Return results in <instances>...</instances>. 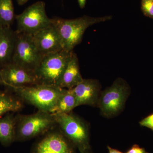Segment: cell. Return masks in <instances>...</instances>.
Segmentation results:
<instances>
[{"label": "cell", "mask_w": 153, "mask_h": 153, "mask_svg": "<svg viewBox=\"0 0 153 153\" xmlns=\"http://www.w3.org/2000/svg\"><path fill=\"white\" fill-rule=\"evenodd\" d=\"M112 19L111 16L97 17L84 16L72 19H52V23L59 34L62 49L70 52L81 43L83 35L88 28Z\"/></svg>", "instance_id": "obj_1"}, {"label": "cell", "mask_w": 153, "mask_h": 153, "mask_svg": "<svg viewBox=\"0 0 153 153\" xmlns=\"http://www.w3.org/2000/svg\"><path fill=\"white\" fill-rule=\"evenodd\" d=\"M22 101L38 110L51 113L65 88L59 86L37 84L11 88Z\"/></svg>", "instance_id": "obj_2"}, {"label": "cell", "mask_w": 153, "mask_h": 153, "mask_svg": "<svg viewBox=\"0 0 153 153\" xmlns=\"http://www.w3.org/2000/svg\"><path fill=\"white\" fill-rule=\"evenodd\" d=\"M57 126L55 115L38 110L36 113L17 116L16 141H24L43 135Z\"/></svg>", "instance_id": "obj_3"}, {"label": "cell", "mask_w": 153, "mask_h": 153, "mask_svg": "<svg viewBox=\"0 0 153 153\" xmlns=\"http://www.w3.org/2000/svg\"><path fill=\"white\" fill-rule=\"evenodd\" d=\"M54 115L60 131L80 153L90 150L89 126L85 120L72 112Z\"/></svg>", "instance_id": "obj_4"}, {"label": "cell", "mask_w": 153, "mask_h": 153, "mask_svg": "<svg viewBox=\"0 0 153 153\" xmlns=\"http://www.w3.org/2000/svg\"><path fill=\"white\" fill-rule=\"evenodd\" d=\"M73 51L68 52L62 50L44 55L34 73L38 84L59 86Z\"/></svg>", "instance_id": "obj_5"}, {"label": "cell", "mask_w": 153, "mask_h": 153, "mask_svg": "<svg viewBox=\"0 0 153 153\" xmlns=\"http://www.w3.org/2000/svg\"><path fill=\"white\" fill-rule=\"evenodd\" d=\"M130 90L127 82L118 78L110 87L101 91L97 104L101 114L108 118L119 114L123 109Z\"/></svg>", "instance_id": "obj_6"}, {"label": "cell", "mask_w": 153, "mask_h": 153, "mask_svg": "<svg viewBox=\"0 0 153 153\" xmlns=\"http://www.w3.org/2000/svg\"><path fill=\"white\" fill-rule=\"evenodd\" d=\"M17 34L33 35L52 23L46 13L45 4L37 2L28 7L22 13L16 16Z\"/></svg>", "instance_id": "obj_7"}, {"label": "cell", "mask_w": 153, "mask_h": 153, "mask_svg": "<svg viewBox=\"0 0 153 153\" xmlns=\"http://www.w3.org/2000/svg\"><path fill=\"white\" fill-rule=\"evenodd\" d=\"M43 56L35 46L32 35L17 34L12 63L34 73Z\"/></svg>", "instance_id": "obj_8"}, {"label": "cell", "mask_w": 153, "mask_h": 153, "mask_svg": "<svg viewBox=\"0 0 153 153\" xmlns=\"http://www.w3.org/2000/svg\"><path fill=\"white\" fill-rule=\"evenodd\" d=\"M75 149L60 129H52L35 143L31 153H76Z\"/></svg>", "instance_id": "obj_9"}, {"label": "cell", "mask_w": 153, "mask_h": 153, "mask_svg": "<svg viewBox=\"0 0 153 153\" xmlns=\"http://www.w3.org/2000/svg\"><path fill=\"white\" fill-rule=\"evenodd\" d=\"M4 85L10 88L38 84L35 74L11 63L0 68Z\"/></svg>", "instance_id": "obj_10"}, {"label": "cell", "mask_w": 153, "mask_h": 153, "mask_svg": "<svg viewBox=\"0 0 153 153\" xmlns=\"http://www.w3.org/2000/svg\"><path fill=\"white\" fill-rule=\"evenodd\" d=\"M32 36L35 46L43 56L63 50L59 34L52 23Z\"/></svg>", "instance_id": "obj_11"}, {"label": "cell", "mask_w": 153, "mask_h": 153, "mask_svg": "<svg viewBox=\"0 0 153 153\" xmlns=\"http://www.w3.org/2000/svg\"><path fill=\"white\" fill-rule=\"evenodd\" d=\"M72 89L76 98V107L97 106L101 93V85L97 79H83Z\"/></svg>", "instance_id": "obj_12"}, {"label": "cell", "mask_w": 153, "mask_h": 153, "mask_svg": "<svg viewBox=\"0 0 153 153\" xmlns=\"http://www.w3.org/2000/svg\"><path fill=\"white\" fill-rule=\"evenodd\" d=\"M17 37L11 27H0V68L12 63Z\"/></svg>", "instance_id": "obj_13"}, {"label": "cell", "mask_w": 153, "mask_h": 153, "mask_svg": "<svg viewBox=\"0 0 153 153\" xmlns=\"http://www.w3.org/2000/svg\"><path fill=\"white\" fill-rule=\"evenodd\" d=\"M83 79L79 70L78 57L73 51L63 71L59 86L62 88L71 89Z\"/></svg>", "instance_id": "obj_14"}, {"label": "cell", "mask_w": 153, "mask_h": 153, "mask_svg": "<svg viewBox=\"0 0 153 153\" xmlns=\"http://www.w3.org/2000/svg\"><path fill=\"white\" fill-rule=\"evenodd\" d=\"M17 116L12 113L7 114L0 118V143L8 146L16 141V128Z\"/></svg>", "instance_id": "obj_15"}, {"label": "cell", "mask_w": 153, "mask_h": 153, "mask_svg": "<svg viewBox=\"0 0 153 153\" xmlns=\"http://www.w3.org/2000/svg\"><path fill=\"white\" fill-rule=\"evenodd\" d=\"M76 107V98L72 88H65L51 113L54 114L69 113Z\"/></svg>", "instance_id": "obj_16"}, {"label": "cell", "mask_w": 153, "mask_h": 153, "mask_svg": "<svg viewBox=\"0 0 153 153\" xmlns=\"http://www.w3.org/2000/svg\"><path fill=\"white\" fill-rule=\"evenodd\" d=\"M22 107L20 99L0 91V118L9 112L19 111Z\"/></svg>", "instance_id": "obj_17"}, {"label": "cell", "mask_w": 153, "mask_h": 153, "mask_svg": "<svg viewBox=\"0 0 153 153\" xmlns=\"http://www.w3.org/2000/svg\"><path fill=\"white\" fill-rule=\"evenodd\" d=\"M16 16L12 0H0V27H11Z\"/></svg>", "instance_id": "obj_18"}, {"label": "cell", "mask_w": 153, "mask_h": 153, "mask_svg": "<svg viewBox=\"0 0 153 153\" xmlns=\"http://www.w3.org/2000/svg\"><path fill=\"white\" fill-rule=\"evenodd\" d=\"M141 8L146 16L153 19V0H141Z\"/></svg>", "instance_id": "obj_19"}, {"label": "cell", "mask_w": 153, "mask_h": 153, "mask_svg": "<svg viewBox=\"0 0 153 153\" xmlns=\"http://www.w3.org/2000/svg\"><path fill=\"white\" fill-rule=\"evenodd\" d=\"M140 125L153 131V113L149 115L140 122Z\"/></svg>", "instance_id": "obj_20"}, {"label": "cell", "mask_w": 153, "mask_h": 153, "mask_svg": "<svg viewBox=\"0 0 153 153\" xmlns=\"http://www.w3.org/2000/svg\"><path fill=\"white\" fill-rule=\"evenodd\" d=\"M124 153H149L144 148L140 147L137 145H134Z\"/></svg>", "instance_id": "obj_21"}, {"label": "cell", "mask_w": 153, "mask_h": 153, "mask_svg": "<svg viewBox=\"0 0 153 153\" xmlns=\"http://www.w3.org/2000/svg\"><path fill=\"white\" fill-rule=\"evenodd\" d=\"M107 148L108 151V153H124L116 149L110 147L109 146H108Z\"/></svg>", "instance_id": "obj_22"}, {"label": "cell", "mask_w": 153, "mask_h": 153, "mask_svg": "<svg viewBox=\"0 0 153 153\" xmlns=\"http://www.w3.org/2000/svg\"><path fill=\"white\" fill-rule=\"evenodd\" d=\"M86 0H78V3L80 8L83 9L85 7Z\"/></svg>", "instance_id": "obj_23"}, {"label": "cell", "mask_w": 153, "mask_h": 153, "mask_svg": "<svg viewBox=\"0 0 153 153\" xmlns=\"http://www.w3.org/2000/svg\"><path fill=\"white\" fill-rule=\"evenodd\" d=\"M17 1L19 5H22L26 4L29 0H17Z\"/></svg>", "instance_id": "obj_24"}, {"label": "cell", "mask_w": 153, "mask_h": 153, "mask_svg": "<svg viewBox=\"0 0 153 153\" xmlns=\"http://www.w3.org/2000/svg\"><path fill=\"white\" fill-rule=\"evenodd\" d=\"M0 85H4V82H3L2 78L1 72H0Z\"/></svg>", "instance_id": "obj_25"}, {"label": "cell", "mask_w": 153, "mask_h": 153, "mask_svg": "<svg viewBox=\"0 0 153 153\" xmlns=\"http://www.w3.org/2000/svg\"><path fill=\"white\" fill-rule=\"evenodd\" d=\"M83 153H91L90 151H87V152H84Z\"/></svg>", "instance_id": "obj_26"}]
</instances>
